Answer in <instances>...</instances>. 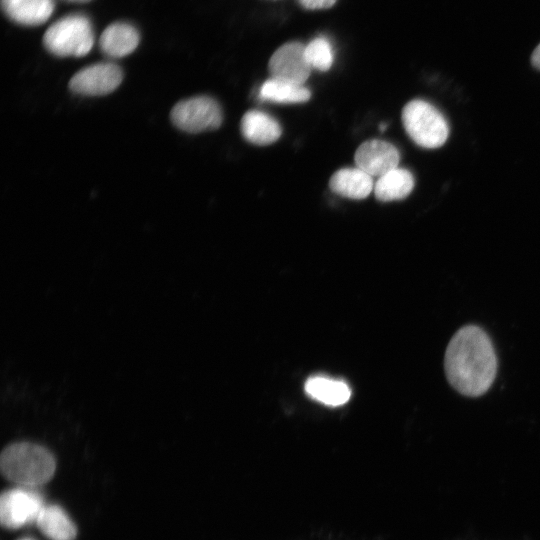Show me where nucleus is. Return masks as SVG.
<instances>
[{
  "instance_id": "10",
  "label": "nucleus",
  "mask_w": 540,
  "mask_h": 540,
  "mask_svg": "<svg viewBox=\"0 0 540 540\" xmlns=\"http://www.w3.org/2000/svg\"><path fill=\"white\" fill-rule=\"evenodd\" d=\"M240 129L247 141L259 146L274 143L282 134L280 124L267 113L258 110L243 115Z\"/></svg>"
},
{
  "instance_id": "17",
  "label": "nucleus",
  "mask_w": 540,
  "mask_h": 540,
  "mask_svg": "<svg viewBox=\"0 0 540 540\" xmlns=\"http://www.w3.org/2000/svg\"><path fill=\"white\" fill-rule=\"evenodd\" d=\"M259 97L276 103H303L310 99L311 92L304 85L270 78L261 86Z\"/></svg>"
},
{
  "instance_id": "18",
  "label": "nucleus",
  "mask_w": 540,
  "mask_h": 540,
  "mask_svg": "<svg viewBox=\"0 0 540 540\" xmlns=\"http://www.w3.org/2000/svg\"><path fill=\"white\" fill-rule=\"evenodd\" d=\"M306 58L311 66L320 71H327L333 63V50L324 37H316L305 46Z\"/></svg>"
},
{
  "instance_id": "6",
  "label": "nucleus",
  "mask_w": 540,
  "mask_h": 540,
  "mask_svg": "<svg viewBox=\"0 0 540 540\" xmlns=\"http://www.w3.org/2000/svg\"><path fill=\"white\" fill-rule=\"evenodd\" d=\"M45 506L42 496L30 487L4 490L0 496V522L6 529H18L36 519Z\"/></svg>"
},
{
  "instance_id": "14",
  "label": "nucleus",
  "mask_w": 540,
  "mask_h": 540,
  "mask_svg": "<svg viewBox=\"0 0 540 540\" xmlns=\"http://www.w3.org/2000/svg\"><path fill=\"white\" fill-rule=\"evenodd\" d=\"M38 529L50 540H75L77 528L62 507L45 505L36 519Z\"/></svg>"
},
{
  "instance_id": "8",
  "label": "nucleus",
  "mask_w": 540,
  "mask_h": 540,
  "mask_svg": "<svg viewBox=\"0 0 540 540\" xmlns=\"http://www.w3.org/2000/svg\"><path fill=\"white\" fill-rule=\"evenodd\" d=\"M268 70L271 78L303 85L311 71L305 46L298 42L285 43L271 56Z\"/></svg>"
},
{
  "instance_id": "12",
  "label": "nucleus",
  "mask_w": 540,
  "mask_h": 540,
  "mask_svg": "<svg viewBox=\"0 0 540 540\" xmlns=\"http://www.w3.org/2000/svg\"><path fill=\"white\" fill-rule=\"evenodd\" d=\"M4 13L21 25L36 26L46 22L54 10L53 0H1Z\"/></svg>"
},
{
  "instance_id": "15",
  "label": "nucleus",
  "mask_w": 540,
  "mask_h": 540,
  "mask_svg": "<svg viewBox=\"0 0 540 540\" xmlns=\"http://www.w3.org/2000/svg\"><path fill=\"white\" fill-rule=\"evenodd\" d=\"M412 173L404 168H395L378 177L374 184L375 197L382 202L406 198L414 188Z\"/></svg>"
},
{
  "instance_id": "21",
  "label": "nucleus",
  "mask_w": 540,
  "mask_h": 540,
  "mask_svg": "<svg viewBox=\"0 0 540 540\" xmlns=\"http://www.w3.org/2000/svg\"><path fill=\"white\" fill-rule=\"evenodd\" d=\"M66 1L77 2V3H84V2H88V1H90V0H66Z\"/></svg>"
},
{
  "instance_id": "23",
  "label": "nucleus",
  "mask_w": 540,
  "mask_h": 540,
  "mask_svg": "<svg viewBox=\"0 0 540 540\" xmlns=\"http://www.w3.org/2000/svg\"><path fill=\"white\" fill-rule=\"evenodd\" d=\"M18 540H35V539H33V538H31V537H23V538H20V539H18Z\"/></svg>"
},
{
  "instance_id": "4",
  "label": "nucleus",
  "mask_w": 540,
  "mask_h": 540,
  "mask_svg": "<svg viewBox=\"0 0 540 540\" xmlns=\"http://www.w3.org/2000/svg\"><path fill=\"white\" fill-rule=\"evenodd\" d=\"M45 48L59 57H82L94 44V32L90 20L80 14L65 16L46 30L43 36Z\"/></svg>"
},
{
  "instance_id": "2",
  "label": "nucleus",
  "mask_w": 540,
  "mask_h": 540,
  "mask_svg": "<svg viewBox=\"0 0 540 540\" xmlns=\"http://www.w3.org/2000/svg\"><path fill=\"white\" fill-rule=\"evenodd\" d=\"M0 468L3 476L10 482L32 488L52 479L56 460L46 447L21 441L2 450Z\"/></svg>"
},
{
  "instance_id": "5",
  "label": "nucleus",
  "mask_w": 540,
  "mask_h": 540,
  "mask_svg": "<svg viewBox=\"0 0 540 540\" xmlns=\"http://www.w3.org/2000/svg\"><path fill=\"white\" fill-rule=\"evenodd\" d=\"M172 123L188 133H200L220 127L223 114L218 102L209 96H196L178 102L171 110Z\"/></svg>"
},
{
  "instance_id": "3",
  "label": "nucleus",
  "mask_w": 540,
  "mask_h": 540,
  "mask_svg": "<svg viewBox=\"0 0 540 540\" xmlns=\"http://www.w3.org/2000/svg\"><path fill=\"white\" fill-rule=\"evenodd\" d=\"M401 119L408 136L420 147H441L449 136L444 115L425 100L409 101L402 109Z\"/></svg>"
},
{
  "instance_id": "9",
  "label": "nucleus",
  "mask_w": 540,
  "mask_h": 540,
  "mask_svg": "<svg viewBox=\"0 0 540 540\" xmlns=\"http://www.w3.org/2000/svg\"><path fill=\"white\" fill-rule=\"evenodd\" d=\"M354 160L359 169L372 177H380L398 167L400 153L390 142L372 139L358 147Z\"/></svg>"
},
{
  "instance_id": "7",
  "label": "nucleus",
  "mask_w": 540,
  "mask_h": 540,
  "mask_svg": "<svg viewBox=\"0 0 540 540\" xmlns=\"http://www.w3.org/2000/svg\"><path fill=\"white\" fill-rule=\"evenodd\" d=\"M121 68L110 62L89 65L72 76L69 88L83 96H102L113 92L121 84Z\"/></svg>"
},
{
  "instance_id": "1",
  "label": "nucleus",
  "mask_w": 540,
  "mask_h": 540,
  "mask_svg": "<svg viewBox=\"0 0 540 540\" xmlns=\"http://www.w3.org/2000/svg\"><path fill=\"white\" fill-rule=\"evenodd\" d=\"M498 368L494 344L478 325L458 329L444 355V371L449 384L461 395L479 397L492 386Z\"/></svg>"
},
{
  "instance_id": "20",
  "label": "nucleus",
  "mask_w": 540,
  "mask_h": 540,
  "mask_svg": "<svg viewBox=\"0 0 540 540\" xmlns=\"http://www.w3.org/2000/svg\"><path fill=\"white\" fill-rule=\"evenodd\" d=\"M531 63L534 68L540 70V43L538 46L534 49L532 55H531Z\"/></svg>"
},
{
  "instance_id": "16",
  "label": "nucleus",
  "mask_w": 540,
  "mask_h": 540,
  "mask_svg": "<svg viewBox=\"0 0 540 540\" xmlns=\"http://www.w3.org/2000/svg\"><path fill=\"white\" fill-rule=\"evenodd\" d=\"M305 391L313 399L328 406L343 405L351 396V390L344 381L325 376L309 378L305 383Z\"/></svg>"
},
{
  "instance_id": "22",
  "label": "nucleus",
  "mask_w": 540,
  "mask_h": 540,
  "mask_svg": "<svg viewBox=\"0 0 540 540\" xmlns=\"http://www.w3.org/2000/svg\"><path fill=\"white\" fill-rule=\"evenodd\" d=\"M380 130H385L387 128V125L385 123H381V125L379 126Z\"/></svg>"
},
{
  "instance_id": "19",
  "label": "nucleus",
  "mask_w": 540,
  "mask_h": 540,
  "mask_svg": "<svg viewBox=\"0 0 540 540\" xmlns=\"http://www.w3.org/2000/svg\"><path fill=\"white\" fill-rule=\"evenodd\" d=\"M299 3L307 9H325L329 8L336 0H298Z\"/></svg>"
},
{
  "instance_id": "13",
  "label": "nucleus",
  "mask_w": 540,
  "mask_h": 540,
  "mask_svg": "<svg viewBox=\"0 0 540 540\" xmlns=\"http://www.w3.org/2000/svg\"><path fill=\"white\" fill-rule=\"evenodd\" d=\"M330 189L346 198L364 199L374 189L372 176L357 168L336 171L329 180Z\"/></svg>"
},
{
  "instance_id": "11",
  "label": "nucleus",
  "mask_w": 540,
  "mask_h": 540,
  "mask_svg": "<svg viewBox=\"0 0 540 540\" xmlns=\"http://www.w3.org/2000/svg\"><path fill=\"white\" fill-rule=\"evenodd\" d=\"M139 33L130 24L117 22L109 25L101 34V51L112 58H120L132 53L139 44Z\"/></svg>"
}]
</instances>
